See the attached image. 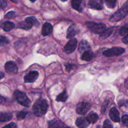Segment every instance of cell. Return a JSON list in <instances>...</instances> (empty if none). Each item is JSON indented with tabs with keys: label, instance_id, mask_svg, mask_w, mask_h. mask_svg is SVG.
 Instances as JSON below:
<instances>
[{
	"label": "cell",
	"instance_id": "1",
	"mask_svg": "<svg viewBox=\"0 0 128 128\" xmlns=\"http://www.w3.org/2000/svg\"><path fill=\"white\" fill-rule=\"evenodd\" d=\"M48 107L47 101L43 99H39L32 106V112L37 116H42L46 112Z\"/></svg>",
	"mask_w": 128,
	"mask_h": 128
},
{
	"label": "cell",
	"instance_id": "2",
	"mask_svg": "<svg viewBox=\"0 0 128 128\" xmlns=\"http://www.w3.org/2000/svg\"><path fill=\"white\" fill-rule=\"evenodd\" d=\"M128 13V1H126L123 6L116 12L113 14L110 18V21L111 22H116L123 19Z\"/></svg>",
	"mask_w": 128,
	"mask_h": 128
},
{
	"label": "cell",
	"instance_id": "3",
	"mask_svg": "<svg viewBox=\"0 0 128 128\" xmlns=\"http://www.w3.org/2000/svg\"><path fill=\"white\" fill-rule=\"evenodd\" d=\"M14 97L16 101L22 106L25 107H29L30 106L31 101L24 92L20 91H16L14 92Z\"/></svg>",
	"mask_w": 128,
	"mask_h": 128
},
{
	"label": "cell",
	"instance_id": "4",
	"mask_svg": "<svg viewBox=\"0 0 128 128\" xmlns=\"http://www.w3.org/2000/svg\"><path fill=\"white\" fill-rule=\"evenodd\" d=\"M86 24L87 27L94 33L101 34L106 29V25L103 23H97L92 21H88L86 22Z\"/></svg>",
	"mask_w": 128,
	"mask_h": 128
},
{
	"label": "cell",
	"instance_id": "5",
	"mask_svg": "<svg viewBox=\"0 0 128 128\" xmlns=\"http://www.w3.org/2000/svg\"><path fill=\"white\" fill-rule=\"evenodd\" d=\"M125 52V50L122 48L120 47H115L109 49L106 51H104L103 54L104 56L107 57H112L114 56H119L122 54H123Z\"/></svg>",
	"mask_w": 128,
	"mask_h": 128
},
{
	"label": "cell",
	"instance_id": "6",
	"mask_svg": "<svg viewBox=\"0 0 128 128\" xmlns=\"http://www.w3.org/2000/svg\"><path fill=\"white\" fill-rule=\"evenodd\" d=\"M78 41L76 38H72L68 42L64 47V51L67 54H71L74 52L77 46Z\"/></svg>",
	"mask_w": 128,
	"mask_h": 128
},
{
	"label": "cell",
	"instance_id": "7",
	"mask_svg": "<svg viewBox=\"0 0 128 128\" xmlns=\"http://www.w3.org/2000/svg\"><path fill=\"white\" fill-rule=\"evenodd\" d=\"M91 105L88 102H80L76 107V112L79 114H85L90 110Z\"/></svg>",
	"mask_w": 128,
	"mask_h": 128
},
{
	"label": "cell",
	"instance_id": "8",
	"mask_svg": "<svg viewBox=\"0 0 128 128\" xmlns=\"http://www.w3.org/2000/svg\"><path fill=\"white\" fill-rule=\"evenodd\" d=\"M4 68L8 73H16L18 71L17 65L12 61H8L5 64Z\"/></svg>",
	"mask_w": 128,
	"mask_h": 128
},
{
	"label": "cell",
	"instance_id": "9",
	"mask_svg": "<svg viewBox=\"0 0 128 128\" xmlns=\"http://www.w3.org/2000/svg\"><path fill=\"white\" fill-rule=\"evenodd\" d=\"M39 76V73L38 71H33L29 72L27 75L24 76V80L25 82H33L36 81Z\"/></svg>",
	"mask_w": 128,
	"mask_h": 128
},
{
	"label": "cell",
	"instance_id": "10",
	"mask_svg": "<svg viewBox=\"0 0 128 128\" xmlns=\"http://www.w3.org/2000/svg\"><path fill=\"white\" fill-rule=\"evenodd\" d=\"M110 118L116 122H119L120 121V117L119 111L116 108H112L110 111Z\"/></svg>",
	"mask_w": 128,
	"mask_h": 128
},
{
	"label": "cell",
	"instance_id": "11",
	"mask_svg": "<svg viewBox=\"0 0 128 128\" xmlns=\"http://www.w3.org/2000/svg\"><path fill=\"white\" fill-rule=\"evenodd\" d=\"M89 122L84 118H78L76 121V124L79 128H86L89 126Z\"/></svg>",
	"mask_w": 128,
	"mask_h": 128
},
{
	"label": "cell",
	"instance_id": "12",
	"mask_svg": "<svg viewBox=\"0 0 128 128\" xmlns=\"http://www.w3.org/2000/svg\"><path fill=\"white\" fill-rule=\"evenodd\" d=\"M52 31V26L49 22H45L42 28V34L43 36H48L50 34Z\"/></svg>",
	"mask_w": 128,
	"mask_h": 128
},
{
	"label": "cell",
	"instance_id": "13",
	"mask_svg": "<svg viewBox=\"0 0 128 128\" xmlns=\"http://www.w3.org/2000/svg\"><path fill=\"white\" fill-rule=\"evenodd\" d=\"M82 0H72L71 1V6L72 8L74 9L79 12L82 11Z\"/></svg>",
	"mask_w": 128,
	"mask_h": 128
},
{
	"label": "cell",
	"instance_id": "14",
	"mask_svg": "<svg viewBox=\"0 0 128 128\" xmlns=\"http://www.w3.org/2000/svg\"><path fill=\"white\" fill-rule=\"evenodd\" d=\"M90 49H91V46H90V44L85 40H82L79 46V51L81 52H83V53L86 51H90Z\"/></svg>",
	"mask_w": 128,
	"mask_h": 128
},
{
	"label": "cell",
	"instance_id": "15",
	"mask_svg": "<svg viewBox=\"0 0 128 128\" xmlns=\"http://www.w3.org/2000/svg\"><path fill=\"white\" fill-rule=\"evenodd\" d=\"M79 32V29L75 25H72L68 28L67 31L68 38H72Z\"/></svg>",
	"mask_w": 128,
	"mask_h": 128
},
{
	"label": "cell",
	"instance_id": "16",
	"mask_svg": "<svg viewBox=\"0 0 128 128\" xmlns=\"http://www.w3.org/2000/svg\"><path fill=\"white\" fill-rule=\"evenodd\" d=\"M88 7L91 9H94L97 10H101L102 9V5L96 0H90L88 2Z\"/></svg>",
	"mask_w": 128,
	"mask_h": 128
},
{
	"label": "cell",
	"instance_id": "17",
	"mask_svg": "<svg viewBox=\"0 0 128 128\" xmlns=\"http://www.w3.org/2000/svg\"><path fill=\"white\" fill-rule=\"evenodd\" d=\"M94 58V54L93 52L91 51H86L82 54V56H81V60H84V61H90L93 60Z\"/></svg>",
	"mask_w": 128,
	"mask_h": 128
},
{
	"label": "cell",
	"instance_id": "18",
	"mask_svg": "<svg viewBox=\"0 0 128 128\" xmlns=\"http://www.w3.org/2000/svg\"><path fill=\"white\" fill-rule=\"evenodd\" d=\"M12 118V115L10 112H1L0 114V121L1 122H6L10 121Z\"/></svg>",
	"mask_w": 128,
	"mask_h": 128
},
{
	"label": "cell",
	"instance_id": "19",
	"mask_svg": "<svg viewBox=\"0 0 128 128\" xmlns=\"http://www.w3.org/2000/svg\"><path fill=\"white\" fill-rule=\"evenodd\" d=\"M14 24L11 21H6L2 25V30L4 31H10L14 28Z\"/></svg>",
	"mask_w": 128,
	"mask_h": 128
},
{
	"label": "cell",
	"instance_id": "20",
	"mask_svg": "<svg viewBox=\"0 0 128 128\" xmlns=\"http://www.w3.org/2000/svg\"><path fill=\"white\" fill-rule=\"evenodd\" d=\"M32 25L31 24H30V22H27V21H22V22H20V23L18 24V28L22 29V30H29L32 28Z\"/></svg>",
	"mask_w": 128,
	"mask_h": 128
},
{
	"label": "cell",
	"instance_id": "21",
	"mask_svg": "<svg viewBox=\"0 0 128 128\" xmlns=\"http://www.w3.org/2000/svg\"><path fill=\"white\" fill-rule=\"evenodd\" d=\"M112 31H113V28H109L106 29L101 34V35L100 36V38L102 39V40L107 38L112 34Z\"/></svg>",
	"mask_w": 128,
	"mask_h": 128
},
{
	"label": "cell",
	"instance_id": "22",
	"mask_svg": "<svg viewBox=\"0 0 128 128\" xmlns=\"http://www.w3.org/2000/svg\"><path fill=\"white\" fill-rule=\"evenodd\" d=\"M68 99V94L66 90H64L62 92L58 94V96L56 97V101L58 102H64L67 100Z\"/></svg>",
	"mask_w": 128,
	"mask_h": 128
},
{
	"label": "cell",
	"instance_id": "23",
	"mask_svg": "<svg viewBox=\"0 0 128 128\" xmlns=\"http://www.w3.org/2000/svg\"><path fill=\"white\" fill-rule=\"evenodd\" d=\"M86 120H88V121L89 122V123H92L94 124L95 122H97V121L98 120V114L95 113H92L91 114H89L87 116V118Z\"/></svg>",
	"mask_w": 128,
	"mask_h": 128
},
{
	"label": "cell",
	"instance_id": "24",
	"mask_svg": "<svg viewBox=\"0 0 128 128\" xmlns=\"http://www.w3.org/2000/svg\"><path fill=\"white\" fill-rule=\"evenodd\" d=\"M49 128H63V126L59 121L53 120L49 123Z\"/></svg>",
	"mask_w": 128,
	"mask_h": 128
},
{
	"label": "cell",
	"instance_id": "25",
	"mask_svg": "<svg viewBox=\"0 0 128 128\" xmlns=\"http://www.w3.org/2000/svg\"><path fill=\"white\" fill-rule=\"evenodd\" d=\"M25 21H27V22H30V24L33 26V25H35L36 26H38L39 25V22L37 20V19L34 16H31V17H28L25 19Z\"/></svg>",
	"mask_w": 128,
	"mask_h": 128
},
{
	"label": "cell",
	"instance_id": "26",
	"mask_svg": "<svg viewBox=\"0 0 128 128\" xmlns=\"http://www.w3.org/2000/svg\"><path fill=\"white\" fill-rule=\"evenodd\" d=\"M120 34L121 36H126L128 35V24L121 27V28L120 29Z\"/></svg>",
	"mask_w": 128,
	"mask_h": 128
},
{
	"label": "cell",
	"instance_id": "27",
	"mask_svg": "<svg viewBox=\"0 0 128 128\" xmlns=\"http://www.w3.org/2000/svg\"><path fill=\"white\" fill-rule=\"evenodd\" d=\"M106 5L110 8H114L116 6V0H105Z\"/></svg>",
	"mask_w": 128,
	"mask_h": 128
},
{
	"label": "cell",
	"instance_id": "28",
	"mask_svg": "<svg viewBox=\"0 0 128 128\" xmlns=\"http://www.w3.org/2000/svg\"><path fill=\"white\" fill-rule=\"evenodd\" d=\"M28 112H25V111H21V112H19L17 114V119L18 120H22V119L25 118V117L27 115Z\"/></svg>",
	"mask_w": 128,
	"mask_h": 128
},
{
	"label": "cell",
	"instance_id": "29",
	"mask_svg": "<svg viewBox=\"0 0 128 128\" xmlns=\"http://www.w3.org/2000/svg\"><path fill=\"white\" fill-rule=\"evenodd\" d=\"M102 128H113V127H112V124L111 123L110 120H106V121L104 122L103 127H102Z\"/></svg>",
	"mask_w": 128,
	"mask_h": 128
},
{
	"label": "cell",
	"instance_id": "30",
	"mask_svg": "<svg viewBox=\"0 0 128 128\" xmlns=\"http://www.w3.org/2000/svg\"><path fill=\"white\" fill-rule=\"evenodd\" d=\"M15 16H16V13H15L14 11H10L5 15V18H12L14 17Z\"/></svg>",
	"mask_w": 128,
	"mask_h": 128
},
{
	"label": "cell",
	"instance_id": "31",
	"mask_svg": "<svg viewBox=\"0 0 128 128\" xmlns=\"http://www.w3.org/2000/svg\"><path fill=\"white\" fill-rule=\"evenodd\" d=\"M122 122L125 126H128V115H124L122 117Z\"/></svg>",
	"mask_w": 128,
	"mask_h": 128
},
{
	"label": "cell",
	"instance_id": "32",
	"mask_svg": "<svg viewBox=\"0 0 128 128\" xmlns=\"http://www.w3.org/2000/svg\"><path fill=\"white\" fill-rule=\"evenodd\" d=\"M0 40H1V44L2 45L4 44H8L9 42L7 38L4 37L3 36H1V38H0Z\"/></svg>",
	"mask_w": 128,
	"mask_h": 128
},
{
	"label": "cell",
	"instance_id": "33",
	"mask_svg": "<svg viewBox=\"0 0 128 128\" xmlns=\"http://www.w3.org/2000/svg\"><path fill=\"white\" fill-rule=\"evenodd\" d=\"M2 128H17V125L14 122H10V124L4 126Z\"/></svg>",
	"mask_w": 128,
	"mask_h": 128
},
{
	"label": "cell",
	"instance_id": "34",
	"mask_svg": "<svg viewBox=\"0 0 128 128\" xmlns=\"http://www.w3.org/2000/svg\"><path fill=\"white\" fill-rule=\"evenodd\" d=\"M1 8L2 9H4L7 6V0H0Z\"/></svg>",
	"mask_w": 128,
	"mask_h": 128
},
{
	"label": "cell",
	"instance_id": "35",
	"mask_svg": "<svg viewBox=\"0 0 128 128\" xmlns=\"http://www.w3.org/2000/svg\"><path fill=\"white\" fill-rule=\"evenodd\" d=\"M108 105V101L106 102L103 104V106H102V113H104V112L105 111H106V108H107Z\"/></svg>",
	"mask_w": 128,
	"mask_h": 128
},
{
	"label": "cell",
	"instance_id": "36",
	"mask_svg": "<svg viewBox=\"0 0 128 128\" xmlns=\"http://www.w3.org/2000/svg\"><path fill=\"white\" fill-rule=\"evenodd\" d=\"M122 42L125 44H128V35L124 36V38L122 39Z\"/></svg>",
	"mask_w": 128,
	"mask_h": 128
},
{
	"label": "cell",
	"instance_id": "37",
	"mask_svg": "<svg viewBox=\"0 0 128 128\" xmlns=\"http://www.w3.org/2000/svg\"><path fill=\"white\" fill-rule=\"evenodd\" d=\"M72 66V64H66V69H67L68 71H70V70H71V67Z\"/></svg>",
	"mask_w": 128,
	"mask_h": 128
},
{
	"label": "cell",
	"instance_id": "38",
	"mask_svg": "<svg viewBox=\"0 0 128 128\" xmlns=\"http://www.w3.org/2000/svg\"><path fill=\"white\" fill-rule=\"evenodd\" d=\"M11 1H12V2H16V3H17V2H18L19 0H11Z\"/></svg>",
	"mask_w": 128,
	"mask_h": 128
},
{
	"label": "cell",
	"instance_id": "39",
	"mask_svg": "<svg viewBox=\"0 0 128 128\" xmlns=\"http://www.w3.org/2000/svg\"><path fill=\"white\" fill-rule=\"evenodd\" d=\"M4 77V73L2 72H1V79H2Z\"/></svg>",
	"mask_w": 128,
	"mask_h": 128
},
{
	"label": "cell",
	"instance_id": "40",
	"mask_svg": "<svg viewBox=\"0 0 128 128\" xmlns=\"http://www.w3.org/2000/svg\"><path fill=\"white\" fill-rule=\"evenodd\" d=\"M30 1H31V2H35V1H36V0H30Z\"/></svg>",
	"mask_w": 128,
	"mask_h": 128
},
{
	"label": "cell",
	"instance_id": "41",
	"mask_svg": "<svg viewBox=\"0 0 128 128\" xmlns=\"http://www.w3.org/2000/svg\"><path fill=\"white\" fill-rule=\"evenodd\" d=\"M61 1H62V2H65V1H67L68 0H61Z\"/></svg>",
	"mask_w": 128,
	"mask_h": 128
},
{
	"label": "cell",
	"instance_id": "42",
	"mask_svg": "<svg viewBox=\"0 0 128 128\" xmlns=\"http://www.w3.org/2000/svg\"></svg>",
	"mask_w": 128,
	"mask_h": 128
}]
</instances>
